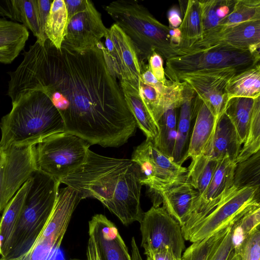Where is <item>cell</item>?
<instances>
[{
  "mask_svg": "<svg viewBox=\"0 0 260 260\" xmlns=\"http://www.w3.org/2000/svg\"><path fill=\"white\" fill-rule=\"evenodd\" d=\"M102 45L79 51L63 43L57 49L48 40L36 41L11 73V83L17 95L44 92L60 114L66 132L90 145L118 147L137 125Z\"/></svg>",
  "mask_w": 260,
  "mask_h": 260,
  "instance_id": "obj_1",
  "label": "cell"
},
{
  "mask_svg": "<svg viewBox=\"0 0 260 260\" xmlns=\"http://www.w3.org/2000/svg\"><path fill=\"white\" fill-rule=\"evenodd\" d=\"M0 122V148L35 146L45 138L65 132L62 118L49 98L40 90L21 94Z\"/></svg>",
  "mask_w": 260,
  "mask_h": 260,
  "instance_id": "obj_2",
  "label": "cell"
},
{
  "mask_svg": "<svg viewBox=\"0 0 260 260\" xmlns=\"http://www.w3.org/2000/svg\"><path fill=\"white\" fill-rule=\"evenodd\" d=\"M10 240L8 253L0 260H20L32 249L53 209L60 182L36 170Z\"/></svg>",
  "mask_w": 260,
  "mask_h": 260,
  "instance_id": "obj_3",
  "label": "cell"
},
{
  "mask_svg": "<svg viewBox=\"0 0 260 260\" xmlns=\"http://www.w3.org/2000/svg\"><path fill=\"white\" fill-rule=\"evenodd\" d=\"M105 10L131 40L140 62L148 60L154 51L166 60L179 56L171 41L170 28L137 1H113Z\"/></svg>",
  "mask_w": 260,
  "mask_h": 260,
  "instance_id": "obj_4",
  "label": "cell"
},
{
  "mask_svg": "<svg viewBox=\"0 0 260 260\" xmlns=\"http://www.w3.org/2000/svg\"><path fill=\"white\" fill-rule=\"evenodd\" d=\"M259 51L216 47L166 60L165 74L171 82L187 76L203 75L231 79L259 63Z\"/></svg>",
  "mask_w": 260,
  "mask_h": 260,
  "instance_id": "obj_5",
  "label": "cell"
},
{
  "mask_svg": "<svg viewBox=\"0 0 260 260\" xmlns=\"http://www.w3.org/2000/svg\"><path fill=\"white\" fill-rule=\"evenodd\" d=\"M133 163L131 159L107 157L89 149L84 161L59 182L75 189L80 200L97 199L110 210L117 184Z\"/></svg>",
  "mask_w": 260,
  "mask_h": 260,
  "instance_id": "obj_6",
  "label": "cell"
},
{
  "mask_svg": "<svg viewBox=\"0 0 260 260\" xmlns=\"http://www.w3.org/2000/svg\"><path fill=\"white\" fill-rule=\"evenodd\" d=\"M90 145L66 131L52 135L35 146L37 170L59 181L84 161Z\"/></svg>",
  "mask_w": 260,
  "mask_h": 260,
  "instance_id": "obj_7",
  "label": "cell"
},
{
  "mask_svg": "<svg viewBox=\"0 0 260 260\" xmlns=\"http://www.w3.org/2000/svg\"><path fill=\"white\" fill-rule=\"evenodd\" d=\"M260 186L237 188L234 186L214 208L184 237L192 243L203 240L233 225L255 207L260 206Z\"/></svg>",
  "mask_w": 260,
  "mask_h": 260,
  "instance_id": "obj_8",
  "label": "cell"
},
{
  "mask_svg": "<svg viewBox=\"0 0 260 260\" xmlns=\"http://www.w3.org/2000/svg\"><path fill=\"white\" fill-rule=\"evenodd\" d=\"M140 223L145 254L168 250L182 257L185 245L181 227L163 207L152 206L144 212Z\"/></svg>",
  "mask_w": 260,
  "mask_h": 260,
  "instance_id": "obj_9",
  "label": "cell"
},
{
  "mask_svg": "<svg viewBox=\"0 0 260 260\" xmlns=\"http://www.w3.org/2000/svg\"><path fill=\"white\" fill-rule=\"evenodd\" d=\"M216 47L259 51L260 20L228 27L217 25L204 31L190 46L179 50V56Z\"/></svg>",
  "mask_w": 260,
  "mask_h": 260,
  "instance_id": "obj_10",
  "label": "cell"
},
{
  "mask_svg": "<svg viewBox=\"0 0 260 260\" xmlns=\"http://www.w3.org/2000/svg\"><path fill=\"white\" fill-rule=\"evenodd\" d=\"M131 159L140 167L142 185L149 188L187 178V168L173 161L149 139H146L135 148Z\"/></svg>",
  "mask_w": 260,
  "mask_h": 260,
  "instance_id": "obj_11",
  "label": "cell"
},
{
  "mask_svg": "<svg viewBox=\"0 0 260 260\" xmlns=\"http://www.w3.org/2000/svg\"><path fill=\"white\" fill-rule=\"evenodd\" d=\"M35 146H14L4 150L0 165V213L37 170Z\"/></svg>",
  "mask_w": 260,
  "mask_h": 260,
  "instance_id": "obj_12",
  "label": "cell"
},
{
  "mask_svg": "<svg viewBox=\"0 0 260 260\" xmlns=\"http://www.w3.org/2000/svg\"><path fill=\"white\" fill-rule=\"evenodd\" d=\"M105 38L102 49L112 73L119 82H127L138 88L141 66L131 40L115 23L108 29Z\"/></svg>",
  "mask_w": 260,
  "mask_h": 260,
  "instance_id": "obj_13",
  "label": "cell"
},
{
  "mask_svg": "<svg viewBox=\"0 0 260 260\" xmlns=\"http://www.w3.org/2000/svg\"><path fill=\"white\" fill-rule=\"evenodd\" d=\"M236 164L228 156L220 161L209 185L196 199L181 228L183 237L214 208L232 187Z\"/></svg>",
  "mask_w": 260,
  "mask_h": 260,
  "instance_id": "obj_14",
  "label": "cell"
},
{
  "mask_svg": "<svg viewBox=\"0 0 260 260\" xmlns=\"http://www.w3.org/2000/svg\"><path fill=\"white\" fill-rule=\"evenodd\" d=\"M108 30L91 1L85 0L82 9L69 21L63 43L76 51L92 49Z\"/></svg>",
  "mask_w": 260,
  "mask_h": 260,
  "instance_id": "obj_15",
  "label": "cell"
},
{
  "mask_svg": "<svg viewBox=\"0 0 260 260\" xmlns=\"http://www.w3.org/2000/svg\"><path fill=\"white\" fill-rule=\"evenodd\" d=\"M142 178L139 166L133 162L120 178L114 192L109 211L126 226L140 222L143 217L140 204Z\"/></svg>",
  "mask_w": 260,
  "mask_h": 260,
  "instance_id": "obj_16",
  "label": "cell"
},
{
  "mask_svg": "<svg viewBox=\"0 0 260 260\" xmlns=\"http://www.w3.org/2000/svg\"><path fill=\"white\" fill-rule=\"evenodd\" d=\"M153 207L162 203L163 207L182 228L185 223L198 191L187 178L154 188H149Z\"/></svg>",
  "mask_w": 260,
  "mask_h": 260,
  "instance_id": "obj_17",
  "label": "cell"
},
{
  "mask_svg": "<svg viewBox=\"0 0 260 260\" xmlns=\"http://www.w3.org/2000/svg\"><path fill=\"white\" fill-rule=\"evenodd\" d=\"M88 228V235L93 238L101 260H132L117 227L105 215L93 216Z\"/></svg>",
  "mask_w": 260,
  "mask_h": 260,
  "instance_id": "obj_18",
  "label": "cell"
},
{
  "mask_svg": "<svg viewBox=\"0 0 260 260\" xmlns=\"http://www.w3.org/2000/svg\"><path fill=\"white\" fill-rule=\"evenodd\" d=\"M195 121L190 134L186 159L191 161L202 155L208 147L214 134L217 119L206 104L197 94L194 104Z\"/></svg>",
  "mask_w": 260,
  "mask_h": 260,
  "instance_id": "obj_19",
  "label": "cell"
},
{
  "mask_svg": "<svg viewBox=\"0 0 260 260\" xmlns=\"http://www.w3.org/2000/svg\"><path fill=\"white\" fill-rule=\"evenodd\" d=\"M229 79L214 76L194 75L184 77L180 81L190 86L218 119L224 112L228 102L225 87Z\"/></svg>",
  "mask_w": 260,
  "mask_h": 260,
  "instance_id": "obj_20",
  "label": "cell"
},
{
  "mask_svg": "<svg viewBox=\"0 0 260 260\" xmlns=\"http://www.w3.org/2000/svg\"><path fill=\"white\" fill-rule=\"evenodd\" d=\"M241 149L235 128L224 112L218 118L213 138L202 155L218 160L228 156L236 161Z\"/></svg>",
  "mask_w": 260,
  "mask_h": 260,
  "instance_id": "obj_21",
  "label": "cell"
},
{
  "mask_svg": "<svg viewBox=\"0 0 260 260\" xmlns=\"http://www.w3.org/2000/svg\"><path fill=\"white\" fill-rule=\"evenodd\" d=\"M196 96L195 91L187 84L184 100L180 107L179 121L177 124V136L173 154V161L180 166L186 160L190 137L191 122L194 118Z\"/></svg>",
  "mask_w": 260,
  "mask_h": 260,
  "instance_id": "obj_22",
  "label": "cell"
},
{
  "mask_svg": "<svg viewBox=\"0 0 260 260\" xmlns=\"http://www.w3.org/2000/svg\"><path fill=\"white\" fill-rule=\"evenodd\" d=\"M29 32L19 23L0 17V63H11L24 48Z\"/></svg>",
  "mask_w": 260,
  "mask_h": 260,
  "instance_id": "obj_23",
  "label": "cell"
},
{
  "mask_svg": "<svg viewBox=\"0 0 260 260\" xmlns=\"http://www.w3.org/2000/svg\"><path fill=\"white\" fill-rule=\"evenodd\" d=\"M31 183L30 177L12 198L4 210L0 220L1 258L5 257L8 253L11 237Z\"/></svg>",
  "mask_w": 260,
  "mask_h": 260,
  "instance_id": "obj_24",
  "label": "cell"
},
{
  "mask_svg": "<svg viewBox=\"0 0 260 260\" xmlns=\"http://www.w3.org/2000/svg\"><path fill=\"white\" fill-rule=\"evenodd\" d=\"M119 82L126 103L137 126L147 139L153 141L157 135V125L143 102L138 88L127 82Z\"/></svg>",
  "mask_w": 260,
  "mask_h": 260,
  "instance_id": "obj_25",
  "label": "cell"
},
{
  "mask_svg": "<svg viewBox=\"0 0 260 260\" xmlns=\"http://www.w3.org/2000/svg\"><path fill=\"white\" fill-rule=\"evenodd\" d=\"M0 15L20 22L37 40L40 37L36 0L0 1Z\"/></svg>",
  "mask_w": 260,
  "mask_h": 260,
  "instance_id": "obj_26",
  "label": "cell"
},
{
  "mask_svg": "<svg viewBox=\"0 0 260 260\" xmlns=\"http://www.w3.org/2000/svg\"><path fill=\"white\" fill-rule=\"evenodd\" d=\"M186 2L182 22L178 27L180 32L181 41L179 50L187 48L200 40L204 29L199 0H189ZM179 53V52H178Z\"/></svg>",
  "mask_w": 260,
  "mask_h": 260,
  "instance_id": "obj_27",
  "label": "cell"
},
{
  "mask_svg": "<svg viewBox=\"0 0 260 260\" xmlns=\"http://www.w3.org/2000/svg\"><path fill=\"white\" fill-rule=\"evenodd\" d=\"M225 91L228 101L236 97L254 99L260 96L259 63L230 79Z\"/></svg>",
  "mask_w": 260,
  "mask_h": 260,
  "instance_id": "obj_28",
  "label": "cell"
},
{
  "mask_svg": "<svg viewBox=\"0 0 260 260\" xmlns=\"http://www.w3.org/2000/svg\"><path fill=\"white\" fill-rule=\"evenodd\" d=\"M254 99L236 97L227 102L224 113L233 124L241 145L245 142L250 124Z\"/></svg>",
  "mask_w": 260,
  "mask_h": 260,
  "instance_id": "obj_29",
  "label": "cell"
},
{
  "mask_svg": "<svg viewBox=\"0 0 260 260\" xmlns=\"http://www.w3.org/2000/svg\"><path fill=\"white\" fill-rule=\"evenodd\" d=\"M176 109L172 106L165 111L157 122V135L152 141L155 147L172 161L177 136Z\"/></svg>",
  "mask_w": 260,
  "mask_h": 260,
  "instance_id": "obj_30",
  "label": "cell"
},
{
  "mask_svg": "<svg viewBox=\"0 0 260 260\" xmlns=\"http://www.w3.org/2000/svg\"><path fill=\"white\" fill-rule=\"evenodd\" d=\"M68 23V15L64 0L52 1L45 27L47 39L57 49L63 42Z\"/></svg>",
  "mask_w": 260,
  "mask_h": 260,
  "instance_id": "obj_31",
  "label": "cell"
},
{
  "mask_svg": "<svg viewBox=\"0 0 260 260\" xmlns=\"http://www.w3.org/2000/svg\"><path fill=\"white\" fill-rule=\"evenodd\" d=\"M221 160L202 155L191 162L187 168V179L198 191V197L205 191Z\"/></svg>",
  "mask_w": 260,
  "mask_h": 260,
  "instance_id": "obj_32",
  "label": "cell"
},
{
  "mask_svg": "<svg viewBox=\"0 0 260 260\" xmlns=\"http://www.w3.org/2000/svg\"><path fill=\"white\" fill-rule=\"evenodd\" d=\"M199 2L204 32L217 26L231 13L236 0H200Z\"/></svg>",
  "mask_w": 260,
  "mask_h": 260,
  "instance_id": "obj_33",
  "label": "cell"
},
{
  "mask_svg": "<svg viewBox=\"0 0 260 260\" xmlns=\"http://www.w3.org/2000/svg\"><path fill=\"white\" fill-rule=\"evenodd\" d=\"M260 152L254 153L245 160L237 163L233 186L237 188L260 186Z\"/></svg>",
  "mask_w": 260,
  "mask_h": 260,
  "instance_id": "obj_34",
  "label": "cell"
},
{
  "mask_svg": "<svg viewBox=\"0 0 260 260\" xmlns=\"http://www.w3.org/2000/svg\"><path fill=\"white\" fill-rule=\"evenodd\" d=\"M260 96L254 99L249 128L246 140L236 158V163L243 161L259 151Z\"/></svg>",
  "mask_w": 260,
  "mask_h": 260,
  "instance_id": "obj_35",
  "label": "cell"
},
{
  "mask_svg": "<svg viewBox=\"0 0 260 260\" xmlns=\"http://www.w3.org/2000/svg\"><path fill=\"white\" fill-rule=\"evenodd\" d=\"M257 20H260V0H236L232 11L218 25L228 27Z\"/></svg>",
  "mask_w": 260,
  "mask_h": 260,
  "instance_id": "obj_36",
  "label": "cell"
},
{
  "mask_svg": "<svg viewBox=\"0 0 260 260\" xmlns=\"http://www.w3.org/2000/svg\"><path fill=\"white\" fill-rule=\"evenodd\" d=\"M231 226L203 240L193 242L185 250L182 258L183 260H207Z\"/></svg>",
  "mask_w": 260,
  "mask_h": 260,
  "instance_id": "obj_37",
  "label": "cell"
},
{
  "mask_svg": "<svg viewBox=\"0 0 260 260\" xmlns=\"http://www.w3.org/2000/svg\"><path fill=\"white\" fill-rule=\"evenodd\" d=\"M234 250L240 254L242 260H260L259 228L249 234L240 247Z\"/></svg>",
  "mask_w": 260,
  "mask_h": 260,
  "instance_id": "obj_38",
  "label": "cell"
},
{
  "mask_svg": "<svg viewBox=\"0 0 260 260\" xmlns=\"http://www.w3.org/2000/svg\"><path fill=\"white\" fill-rule=\"evenodd\" d=\"M232 226L215 247L207 260L228 259L234 250L232 240Z\"/></svg>",
  "mask_w": 260,
  "mask_h": 260,
  "instance_id": "obj_39",
  "label": "cell"
},
{
  "mask_svg": "<svg viewBox=\"0 0 260 260\" xmlns=\"http://www.w3.org/2000/svg\"><path fill=\"white\" fill-rule=\"evenodd\" d=\"M52 1L51 0H36L38 19L40 28V37L36 41L42 44H45L48 40L45 32V27Z\"/></svg>",
  "mask_w": 260,
  "mask_h": 260,
  "instance_id": "obj_40",
  "label": "cell"
},
{
  "mask_svg": "<svg viewBox=\"0 0 260 260\" xmlns=\"http://www.w3.org/2000/svg\"><path fill=\"white\" fill-rule=\"evenodd\" d=\"M236 222L242 228L247 236L259 228L260 206L255 207L247 212Z\"/></svg>",
  "mask_w": 260,
  "mask_h": 260,
  "instance_id": "obj_41",
  "label": "cell"
},
{
  "mask_svg": "<svg viewBox=\"0 0 260 260\" xmlns=\"http://www.w3.org/2000/svg\"><path fill=\"white\" fill-rule=\"evenodd\" d=\"M148 61L149 69L156 79L164 85L169 84L171 81L166 78L162 57L154 51L149 57Z\"/></svg>",
  "mask_w": 260,
  "mask_h": 260,
  "instance_id": "obj_42",
  "label": "cell"
},
{
  "mask_svg": "<svg viewBox=\"0 0 260 260\" xmlns=\"http://www.w3.org/2000/svg\"><path fill=\"white\" fill-rule=\"evenodd\" d=\"M181 13L176 6L171 7L167 13L169 28H178L182 22Z\"/></svg>",
  "mask_w": 260,
  "mask_h": 260,
  "instance_id": "obj_43",
  "label": "cell"
},
{
  "mask_svg": "<svg viewBox=\"0 0 260 260\" xmlns=\"http://www.w3.org/2000/svg\"><path fill=\"white\" fill-rule=\"evenodd\" d=\"M84 2L85 0H64L68 12V21L82 9Z\"/></svg>",
  "mask_w": 260,
  "mask_h": 260,
  "instance_id": "obj_44",
  "label": "cell"
},
{
  "mask_svg": "<svg viewBox=\"0 0 260 260\" xmlns=\"http://www.w3.org/2000/svg\"><path fill=\"white\" fill-rule=\"evenodd\" d=\"M86 257L87 260H101L96 244L90 235L87 242Z\"/></svg>",
  "mask_w": 260,
  "mask_h": 260,
  "instance_id": "obj_45",
  "label": "cell"
},
{
  "mask_svg": "<svg viewBox=\"0 0 260 260\" xmlns=\"http://www.w3.org/2000/svg\"><path fill=\"white\" fill-rule=\"evenodd\" d=\"M148 254L151 256L152 260H183L182 257L181 258H177L172 252L168 250Z\"/></svg>",
  "mask_w": 260,
  "mask_h": 260,
  "instance_id": "obj_46",
  "label": "cell"
},
{
  "mask_svg": "<svg viewBox=\"0 0 260 260\" xmlns=\"http://www.w3.org/2000/svg\"><path fill=\"white\" fill-rule=\"evenodd\" d=\"M169 35L172 44L177 50L181 41L180 32L179 29L178 28H170Z\"/></svg>",
  "mask_w": 260,
  "mask_h": 260,
  "instance_id": "obj_47",
  "label": "cell"
},
{
  "mask_svg": "<svg viewBox=\"0 0 260 260\" xmlns=\"http://www.w3.org/2000/svg\"><path fill=\"white\" fill-rule=\"evenodd\" d=\"M131 258L132 260H143L140 253L134 237L131 240Z\"/></svg>",
  "mask_w": 260,
  "mask_h": 260,
  "instance_id": "obj_48",
  "label": "cell"
},
{
  "mask_svg": "<svg viewBox=\"0 0 260 260\" xmlns=\"http://www.w3.org/2000/svg\"><path fill=\"white\" fill-rule=\"evenodd\" d=\"M227 260H242L240 254L237 251L233 250Z\"/></svg>",
  "mask_w": 260,
  "mask_h": 260,
  "instance_id": "obj_49",
  "label": "cell"
},
{
  "mask_svg": "<svg viewBox=\"0 0 260 260\" xmlns=\"http://www.w3.org/2000/svg\"><path fill=\"white\" fill-rule=\"evenodd\" d=\"M5 156L4 150L0 148V165L3 161Z\"/></svg>",
  "mask_w": 260,
  "mask_h": 260,
  "instance_id": "obj_50",
  "label": "cell"
},
{
  "mask_svg": "<svg viewBox=\"0 0 260 260\" xmlns=\"http://www.w3.org/2000/svg\"><path fill=\"white\" fill-rule=\"evenodd\" d=\"M146 260H152L151 256L149 254L146 255Z\"/></svg>",
  "mask_w": 260,
  "mask_h": 260,
  "instance_id": "obj_51",
  "label": "cell"
},
{
  "mask_svg": "<svg viewBox=\"0 0 260 260\" xmlns=\"http://www.w3.org/2000/svg\"><path fill=\"white\" fill-rule=\"evenodd\" d=\"M69 260H82V259H70Z\"/></svg>",
  "mask_w": 260,
  "mask_h": 260,
  "instance_id": "obj_52",
  "label": "cell"
},
{
  "mask_svg": "<svg viewBox=\"0 0 260 260\" xmlns=\"http://www.w3.org/2000/svg\"><path fill=\"white\" fill-rule=\"evenodd\" d=\"M87 260V259H86Z\"/></svg>",
  "mask_w": 260,
  "mask_h": 260,
  "instance_id": "obj_53",
  "label": "cell"
}]
</instances>
